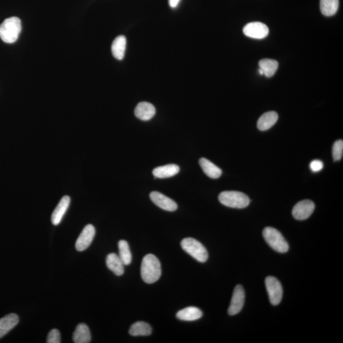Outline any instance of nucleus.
Masks as SVG:
<instances>
[{"mask_svg": "<svg viewBox=\"0 0 343 343\" xmlns=\"http://www.w3.org/2000/svg\"><path fill=\"white\" fill-rule=\"evenodd\" d=\"M142 279L146 284H153L159 281L162 275L161 264L155 255L149 254L144 257L141 263Z\"/></svg>", "mask_w": 343, "mask_h": 343, "instance_id": "1", "label": "nucleus"}, {"mask_svg": "<svg viewBox=\"0 0 343 343\" xmlns=\"http://www.w3.org/2000/svg\"><path fill=\"white\" fill-rule=\"evenodd\" d=\"M21 29V21L19 18H8L0 25V38L6 44H13L17 41Z\"/></svg>", "mask_w": 343, "mask_h": 343, "instance_id": "2", "label": "nucleus"}, {"mask_svg": "<svg viewBox=\"0 0 343 343\" xmlns=\"http://www.w3.org/2000/svg\"><path fill=\"white\" fill-rule=\"evenodd\" d=\"M219 200L223 205L231 208L243 209L250 204L248 196L240 191H223L219 195Z\"/></svg>", "mask_w": 343, "mask_h": 343, "instance_id": "3", "label": "nucleus"}, {"mask_svg": "<svg viewBox=\"0 0 343 343\" xmlns=\"http://www.w3.org/2000/svg\"><path fill=\"white\" fill-rule=\"evenodd\" d=\"M264 238L268 244L275 251L286 253L289 249L287 241L281 232L272 227L265 228L263 230Z\"/></svg>", "mask_w": 343, "mask_h": 343, "instance_id": "4", "label": "nucleus"}, {"mask_svg": "<svg viewBox=\"0 0 343 343\" xmlns=\"http://www.w3.org/2000/svg\"><path fill=\"white\" fill-rule=\"evenodd\" d=\"M181 247L187 253L192 256L196 261L205 263L209 257L208 252L204 245L193 238H186L182 240Z\"/></svg>", "mask_w": 343, "mask_h": 343, "instance_id": "5", "label": "nucleus"}, {"mask_svg": "<svg viewBox=\"0 0 343 343\" xmlns=\"http://www.w3.org/2000/svg\"><path fill=\"white\" fill-rule=\"evenodd\" d=\"M265 284L271 303L273 305H278L282 301L283 295L281 282L275 277L270 276L266 279Z\"/></svg>", "mask_w": 343, "mask_h": 343, "instance_id": "6", "label": "nucleus"}, {"mask_svg": "<svg viewBox=\"0 0 343 343\" xmlns=\"http://www.w3.org/2000/svg\"><path fill=\"white\" fill-rule=\"evenodd\" d=\"M243 32L248 37L260 40L267 37L269 28L260 22H250L243 28Z\"/></svg>", "mask_w": 343, "mask_h": 343, "instance_id": "7", "label": "nucleus"}, {"mask_svg": "<svg viewBox=\"0 0 343 343\" xmlns=\"http://www.w3.org/2000/svg\"><path fill=\"white\" fill-rule=\"evenodd\" d=\"M315 204L312 201L304 200L297 203L292 210V215L295 220H305L313 213Z\"/></svg>", "mask_w": 343, "mask_h": 343, "instance_id": "8", "label": "nucleus"}, {"mask_svg": "<svg viewBox=\"0 0 343 343\" xmlns=\"http://www.w3.org/2000/svg\"><path fill=\"white\" fill-rule=\"evenodd\" d=\"M96 235V229L93 225H88L83 229L82 233L76 241V249L82 252L89 247Z\"/></svg>", "mask_w": 343, "mask_h": 343, "instance_id": "9", "label": "nucleus"}, {"mask_svg": "<svg viewBox=\"0 0 343 343\" xmlns=\"http://www.w3.org/2000/svg\"><path fill=\"white\" fill-rule=\"evenodd\" d=\"M245 302V291L241 285H237L234 288L231 303L229 308V315H235L240 313Z\"/></svg>", "mask_w": 343, "mask_h": 343, "instance_id": "10", "label": "nucleus"}, {"mask_svg": "<svg viewBox=\"0 0 343 343\" xmlns=\"http://www.w3.org/2000/svg\"><path fill=\"white\" fill-rule=\"evenodd\" d=\"M150 199L156 205L165 211L173 212L177 209V205L173 200L158 191L150 193Z\"/></svg>", "mask_w": 343, "mask_h": 343, "instance_id": "11", "label": "nucleus"}, {"mask_svg": "<svg viewBox=\"0 0 343 343\" xmlns=\"http://www.w3.org/2000/svg\"><path fill=\"white\" fill-rule=\"evenodd\" d=\"M71 199L68 196H64L60 200L57 207L52 214L51 221L54 225L57 226L61 222L63 217L69 208Z\"/></svg>", "mask_w": 343, "mask_h": 343, "instance_id": "12", "label": "nucleus"}, {"mask_svg": "<svg viewBox=\"0 0 343 343\" xmlns=\"http://www.w3.org/2000/svg\"><path fill=\"white\" fill-rule=\"evenodd\" d=\"M134 113L137 118L143 121H148L155 116L156 109L152 104L141 102L137 105Z\"/></svg>", "mask_w": 343, "mask_h": 343, "instance_id": "13", "label": "nucleus"}, {"mask_svg": "<svg viewBox=\"0 0 343 343\" xmlns=\"http://www.w3.org/2000/svg\"><path fill=\"white\" fill-rule=\"evenodd\" d=\"M19 317L15 313H10L0 319V339L17 326Z\"/></svg>", "mask_w": 343, "mask_h": 343, "instance_id": "14", "label": "nucleus"}, {"mask_svg": "<svg viewBox=\"0 0 343 343\" xmlns=\"http://www.w3.org/2000/svg\"><path fill=\"white\" fill-rule=\"evenodd\" d=\"M202 311L196 307H188L178 311L176 317L183 321H195L202 317Z\"/></svg>", "mask_w": 343, "mask_h": 343, "instance_id": "15", "label": "nucleus"}, {"mask_svg": "<svg viewBox=\"0 0 343 343\" xmlns=\"http://www.w3.org/2000/svg\"><path fill=\"white\" fill-rule=\"evenodd\" d=\"M179 170V166L177 165L169 164L155 168L153 171V174L155 178L164 179V178L173 177V176L177 174Z\"/></svg>", "mask_w": 343, "mask_h": 343, "instance_id": "16", "label": "nucleus"}, {"mask_svg": "<svg viewBox=\"0 0 343 343\" xmlns=\"http://www.w3.org/2000/svg\"><path fill=\"white\" fill-rule=\"evenodd\" d=\"M279 115L275 112H269L263 114L257 121V128L261 131L270 129L277 123Z\"/></svg>", "mask_w": 343, "mask_h": 343, "instance_id": "17", "label": "nucleus"}, {"mask_svg": "<svg viewBox=\"0 0 343 343\" xmlns=\"http://www.w3.org/2000/svg\"><path fill=\"white\" fill-rule=\"evenodd\" d=\"M127 47V39L123 35L118 36L114 40L112 45L113 56L116 59L122 60L125 56Z\"/></svg>", "mask_w": 343, "mask_h": 343, "instance_id": "18", "label": "nucleus"}, {"mask_svg": "<svg viewBox=\"0 0 343 343\" xmlns=\"http://www.w3.org/2000/svg\"><path fill=\"white\" fill-rule=\"evenodd\" d=\"M106 262L108 269L117 276H121L124 274V265L118 255L115 253L108 254Z\"/></svg>", "mask_w": 343, "mask_h": 343, "instance_id": "19", "label": "nucleus"}, {"mask_svg": "<svg viewBox=\"0 0 343 343\" xmlns=\"http://www.w3.org/2000/svg\"><path fill=\"white\" fill-rule=\"evenodd\" d=\"M73 340L75 343H89L91 342V334L89 327L85 324H78L73 333Z\"/></svg>", "mask_w": 343, "mask_h": 343, "instance_id": "20", "label": "nucleus"}, {"mask_svg": "<svg viewBox=\"0 0 343 343\" xmlns=\"http://www.w3.org/2000/svg\"><path fill=\"white\" fill-rule=\"evenodd\" d=\"M199 164L205 174L212 179H218L222 175L221 169L214 164L213 162L209 161V160L202 158L200 160Z\"/></svg>", "mask_w": 343, "mask_h": 343, "instance_id": "21", "label": "nucleus"}, {"mask_svg": "<svg viewBox=\"0 0 343 343\" xmlns=\"http://www.w3.org/2000/svg\"><path fill=\"white\" fill-rule=\"evenodd\" d=\"M152 333L150 325L144 322L134 323L129 329V334L133 336H148Z\"/></svg>", "mask_w": 343, "mask_h": 343, "instance_id": "22", "label": "nucleus"}, {"mask_svg": "<svg viewBox=\"0 0 343 343\" xmlns=\"http://www.w3.org/2000/svg\"><path fill=\"white\" fill-rule=\"evenodd\" d=\"M339 5V0H320V10L325 16L330 17L335 15Z\"/></svg>", "mask_w": 343, "mask_h": 343, "instance_id": "23", "label": "nucleus"}, {"mask_svg": "<svg viewBox=\"0 0 343 343\" xmlns=\"http://www.w3.org/2000/svg\"><path fill=\"white\" fill-rule=\"evenodd\" d=\"M259 65L266 77L270 78L276 73L279 67V62L270 58H263L259 61Z\"/></svg>", "mask_w": 343, "mask_h": 343, "instance_id": "24", "label": "nucleus"}, {"mask_svg": "<svg viewBox=\"0 0 343 343\" xmlns=\"http://www.w3.org/2000/svg\"><path fill=\"white\" fill-rule=\"evenodd\" d=\"M119 257L124 265H129L132 262L129 245L127 241L121 240L118 242Z\"/></svg>", "mask_w": 343, "mask_h": 343, "instance_id": "25", "label": "nucleus"}, {"mask_svg": "<svg viewBox=\"0 0 343 343\" xmlns=\"http://www.w3.org/2000/svg\"><path fill=\"white\" fill-rule=\"evenodd\" d=\"M343 154V141L338 140L334 144L333 148V156L335 161H339L342 159Z\"/></svg>", "mask_w": 343, "mask_h": 343, "instance_id": "26", "label": "nucleus"}, {"mask_svg": "<svg viewBox=\"0 0 343 343\" xmlns=\"http://www.w3.org/2000/svg\"><path fill=\"white\" fill-rule=\"evenodd\" d=\"M47 343H60V335L57 329H53L47 336Z\"/></svg>", "mask_w": 343, "mask_h": 343, "instance_id": "27", "label": "nucleus"}, {"mask_svg": "<svg viewBox=\"0 0 343 343\" xmlns=\"http://www.w3.org/2000/svg\"><path fill=\"white\" fill-rule=\"evenodd\" d=\"M310 169L313 172H317L324 168V164L319 160H313L310 165Z\"/></svg>", "mask_w": 343, "mask_h": 343, "instance_id": "28", "label": "nucleus"}, {"mask_svg": "<svg viewBox=\"0 0 343 343\" xmlns=\"http://www.w3.org/2000/svg\"><path fill=\"white\" fill-rule=\"evenodd\" d=\"M180 0H169V4L171 8L177 7L180 3Z\"/></svg>", "mask_w": 343, "mask_h": 343, "instance_id": "29", "label": "nucleus"}]
</instances>
